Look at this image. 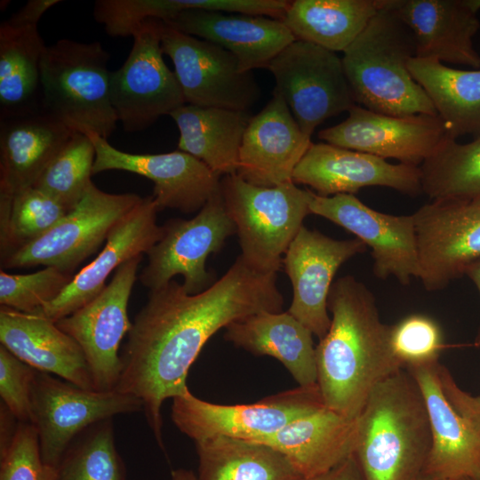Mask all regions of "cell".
<instances>
[{
    "instance_id": "cell-37",
    "label": "cell",
    "mask_w": 480,
    "mask_h": 480,
    "mask_svg": "<svg viewBox=\"0 0 480 480\" xmlns=\"http://www.w3.org/2000/svg\"><path fill=\"white\" fill-rule=\"evenodd\" d=\"M125 476L112 419L95 423L78 435L56 468V480H125Z\"/></svg>"
},
{
    "instance_id": "cell-31",
    "label": "cell",
    "mask_w": 480,
    "mask_h": 480,
    "mask_svg": "<svg viewBox=\"0 0 480 480\" xmlns=\"http://www.w3.org/2000/svg\"><path fill=\"white\" fill-rule=\"evenodd\" d=\"M44 45L38 26L0 25V118L42 108L40 64Z\"/></svg>"
},
{
    "instance_id": "cell-1",
    "label": "cell",
    "mask_w": 480,
    "mask_h": 480,
    "mask_svg": "<svg viewBox=\"0 0 480 480\" xmlns=\"http://www.w3.org/2000/svg\"><path fill=\"white\" fill-rule=\"evenodd\" d=\"M284 303L276 274L252 269L240 255L199 293L189 294L175 280L150 292L120 355L122 370L115 389L142 401L148 427L162 449L163 404L188 390V372L207 340L252 314L280 312Z\"/></svg>"
},
{
    "instance_id": "cell-32",
    "label": "cell",
    "mask_w": 480,
    "mask_h": 480,
    "mask_svg": "<svg viewBox=\"0 0 480 480\" xmlns=\"http://www.w3.org/2000/svg\"><path fill=\"white\" fill-rule=\"evenodd\" d=\"M413 79L423 88L450 136L480 135V69H459L436 59L412 58Z\"/></svg>"
},
{
    "instance_id": "cell-45",
    "label": "cell",
    "mask_w": 480,
    "mask_h": 480,
    "mask_svg": "<svg viewBox=\"0 0 480 480\" xmlns=\"http://www.w3.org/2000/svg\"><path fill=\"white\" fill-rule=\"evenodd\" d=\"M300 480H364L356 456L353 454L331 470Z\"/></svg>"
},
{
    "instance_id": "cell-19",
    "label": "cell",
    "mask_w": 480,
    "mask_h": 480,
    "mask_svg": "<svg viewBox=\"0 0 480 480\" xmlns=\"http://www.w3.org/2000/svg\"><path fill=\"white\" fill-rule=\"evenodd\" d=\"M367 246L359 239L338 240L304 225L288 247L283 264L293 290L288 312L319 340L331 325L327 300L340 266Z\"/></svg>"
},
{
    "instance_id": "cell-38",
    "label": "cell",
    "mask_w": 480,
    "mask_h": 480,
    "mask_svg": "<svg viewBox=\"0 0 480 480\" xmlns=\"http://www.w3.org/2000/svg\"><path fill=\"white\" fill-rule=\"evenodd\" d=\"M95 156L92 140L85 134L73 132L33 187L71 211L92 183Z\"/></svg>"
},
{
    "instance_id": "cell-34",
    "label": "cell",
    "mask_w": 480,
    "mask_h": 480,
    "mask_svg": "<svg viewBox=\"0 0 480 480\" xmlns=\"http://www.w3.org/2000/svg\"><path fill=\"white\" fill-rule=\"evenodd\" d=\"M196 480H300L288 458L268 444L229 437L195 443Z\"/></svg>"
},
{
    "instance_id": "cell-6",
    "label": "cell",
    "mask_w": 480,
    "mask_h": 480,
    "mask_svg": "<svg viewBox=\"0 0 480 480\" xmlns=\"http://www.w3.org/2000/svg\"><path fill=\"white\" fill-rule=\"evenodd\" d=\"M223 204L233 220L245 264L263 274H276L291 243L310 213L313 191L293 181L259 187L237 173L220 180Z\"/></svg>"
},
{
    "instance_id": "cell-10",
    "label": "cell",
    "mask_w": 480,
    "mask_h": 480,
    "mask_svg": "<svg viewBox=\"0 0 480 480\" xmlns=\"http://www.w3.org/2000/svg\"><path fill=\"white\" fill-rule=\"evenodd\" d=\"M162 26L159 20L143 22L132 35L127 59L110 73L111 104L127 132H141L186 104L174 72L163 59Z\"/></svg>"
},
{
    "instance_id": "cell-46",
    "label": "cell",
    "mask_w": 480,
    "mask_h": 480,
    "mask_svg": "<svg viewBox=\"0 0 480 480\" xmlns=\"http://www.w3.org/2000/svg\"><path fill=\"white\" fill-rule=\"evenodd\" d=\"M477 288L480 294V260L473 263L466 271L465 274ZM474 345L480 348V327L475 338Z\"/></svg>"
},
{
    "instance_id": "cell-7",
    "label": "cell",
    "mask_w": 480,
    "mask_h": 480,
    "mask_svg": "<svg viewBox=\"0 0 480 480\" xmlns=\"http://www.w3.org/2000/svg\"><path fill=\"white\" fill-rule=\"evenodd\" d=\"M325 406L317 384L298 386L248 404H220L189 389L172 398V420L195 443L215 437L260 442L292 421Z\"/></svg>"
},
{
    "instance_id": "cell-24",
    "label": "cell",
    "mask_w": 480,
    "mask_h": 480,
    "mask_svg": "<svg viewBox=\"0 0 480 480\" xmlns=\"http://www.w3.org/2000/svg\"><path fill=\"white\" fill-rule=\"evenodd\" d=\"M440 364L405 369L417 382L428 413L431 448L423 472L444 480L480 479V434L447 399Z\"/></svg>"
},
{
    "instance_id": "cell-35",
    "label": "cell",
    "mask_w": 480,
    "mask_h": 480,
    "mask_svg": "<svg viewBox=\"0 0 480 480\" xmlns=\"http://www.w3.org/2000/svg\"><path fill=\"white\" fill-rule=\"evenodd\" d=\"M423 193L431 200L480 197V135L447 140L420 165Z\"/></svg>"
},
{
    "instance_id": "cell-9",
    "label": "cell",
    "mask_w": 480,
    "mask_h": 480,
    "mask_svg": "<svg viewBox=\"0 0 480 480\" xmlns=\"http://www.w3.org/2000/svg\"><path fill=\"white\" fill-rule=\"evenodd\" d=\"M302 132L311 137L326 119L348 111L355 100L336 52L295 40L267 68Z\"/></svg>"
},
{
    "instance_id": "cell-13",
    "label": "cell",
    "mask_w": 480,
    "mask_h": 480,
    "mask_svg": "<svg viewBox=\"0 0 480 480\" xmlns=\"http://www.w3.org/2000/svg\"><path fill=\"white\" fill-rule=\"evenodd\" d=\"M162 22V50L172 60L186 104L238 111L255 104L260 87L252 71L241 70L235 55Z\"/></svg>"
},
{
    "instance_id": "cell-12",
    "label": "cell",
    "mask_w": 480,
    "mask_h": 480,
    "mask_svg": "<svg viewBox=\"0 0 480 480\" xmlns=\"http://www.w3.org/2000/svg\"><path fill=\"white\" fill-rule=\"evenodd\" d=\"M236 233L220 189L193 219H172L163 226L161 239L147 253L148 263L140 273V282L155 291L180 275L189 294L208 289L216 281L206 269L207 257L219 252Z\"/></svg>"
},
{
    "instance_id": "cell-44",
    "label": "cell",
    "mask_w": 480,
    "mask_h": 480,
    "mask_svg": "<svg viewBox=\"0 0 480 480\" xmlns=\"http://www.w3.org/2000/svg\"><path fill=\"white\" fill-rule=\"evenodd\" d=\"M60 3V0H29L7 20L17 25L38 26L44 13Z\"/></svg>"
},
{
    "instance_id": "cell-50",
    "label": "cell",
    "mask_w": 480,
    "mask_h": 480,
    "mask_svg": "<svg viewBox=\"0 0 480 480\" xmlns=\"http://www.w3.org/2000/svg\"><path fill=\"white\" fill-rule=\"evenodd\" d=\"M480 480V479H479Z\"/></svg>"
},
{
    "instance_id": "cell-48",
    "label": "cell",
    "mask_w": 480,
    "mask_h": 480,
    "mask_svg": "<svg viewBox=\"0 0 480 480\" xmlns=\"http://www.w3.org/2000/svg\"><path fill=\"white\" fill-rule=\"evenodd\" d=\"M412 480H444V479L436 477V476H434L432 475H429V474H427L425 472H421L420 475H418Z\"/></svg>"
},
{
    "instance_id": "cell-22",
    "label": "cell",
    "mask_w": 480,
    "mask_h": 480,
    "mask_svg": "<svg viewBox=\"0 0 480 480\" xmlns=\"http://www.w3.org/2000/svg\"><path fill=\"white\" fill-rule=\"evenodd\" d=\"M278 92L252 116L243 136L237 174L265 188L292 181L294 169L312 141Z\"/></svg>"
},
{
    "instance_id": "cell-36",
    "label": "cell",
    "mask_w": 480,
    "mask_h": 480,
    "mask_svg": "<svg viewBox=\"0 0 480 480\" xmlns=\"http://www.w3.org/2000/svg\"><path fill=\"white\" fill-rule=\"evenodd\" d=\"M68 212L35 187L12 196H0L1 258L43 236Z\"/></svg>"
},
{
    "instance_id": "cell-2",
    "label": "cell",
    "mask_w": 480,
    "mask_h": 480,
    "mask_svg": "<svg viewBox=\"0 0 480 480\" xmlns=\"http://www.w3.org/2000/svg\"><path fill=\"white\" fill-rule=\"evenodd\" d=\"M331 325L316 347L317 386L324 405L356 419L372 390L403 369L389 343L372 291L353 276L333 282L327 300Z\"/></svg>"
},
{
    "instance_id": "cell-28",
    "label": "cell",
    "mask_w": 480,
    "mask_h": 480,
    "mask_svg": "<svg viewBox=\"0 0 480 480\" xmlns=\"http://www.w3.org/2000/svg\"><path fill=\"white\" fill-rule=\"evenodd\" d=\"M357 418L323 406L261 440L292 462L303 478L327 472L355 453Z\"/></svg>"
},
{
    "instance_id": "cell-20",
    "label": "cell",
    "mask_w": 480,
    "mask_h": 480,
    "mask_svg": "<svg viewBox=\"0 0 480 480\" xmlns=\"http://www.w3.org/2000/svg\"><path fill=\"white\" fill-rule=\"evenodd\" d=\"M295 184L321 196L351 194L370 186L417 196L423 193L420 166L390 164L386 159L328 143H311L292 173Z\"/></svg>"
},
{
    "instance_id": "cell-47",
    "label": "cell",
    "mask_w": 480,
    "mask_h": 480,
    "mask_svg": "<svg viewBox=\"0 0 480 480\" xmlns=\"http://www.w3.org/2000/svg\"><path fill=\"white\" fill-rule=\"evenodd\" d=\"M171 480H196V476L192 470L177 468L172 471Z\"/></svg>"
},
{
    "instance_id": "cell-27",
    "label": "cell",
    "mask_w": 480,
    "mask_h": 480,
    "mask_svg": "<svg viewBox=\"0 0 480 480\" xmlns=\"http://www.w3.org/2000/svg\"><path fill=\"white\" fill-rule=\"evenodd\" d=\"M72 134L44 109L0 118V196L33 187Z\"/></svg>"
},
{
    "instance_id": "cell-11",
    "label": "cell",
    "mask_w": 480,
    "mask_h": 480,
    "mask_svg": "<svg viewBox=\"0 0 480 480\" xmlns=\"http://www.w3.org/2000/svg\"><path fill=\"white\" fill-rule=\"evenodd\" d=\"M132 193L110 194L90 185L80 202L40 238L1 258V269L43 265L73 274L140 201Z\"/></svg>"
},
{
    "instance_id": "cell-21",
    "label": "cell",
    "mask_w": 480,
    "mask_h": 480,
    "mask_svg": "<svg viewBox=\"0 0 480 480\" xmlns=\"http://www.w3.org/2000/svg\"><path fill=\"white\" fill-rule=\"evenodd\" d=\"M157 204L152 196L142 200L109 232L98 256L79 272L53 300L36 314L56 322L95 298L106 286L113 270L123 263L148 253L161 239L163 226L156 223Z\"/></svg>"
},
{
    "instance_id": "cell-39",
    "label": "cell",
    "mask_w": 480,
    "mask_h": 480,
    "mask_svg": "<svg viewBox=\"0 0 480 480\" xmlns=\"http://www.w3.org/2000/svg\"><path fill=\"white\" fill-rule=\"evenodd\" d=\"M389 343L403 369L439 363L445 348L440 324L424 314H411L389 325Z\"/></svg>"
},
{
    "instance_id": "cell-16",
    "label": "cell",
    "mask_w": 480,
    "mask_h": 480,
    "mask_svg": "<svg viewBox=\"0 0 480 480\" xmlns=\"http://www.w3.org/2000/svg\"><path fill=\"white\" fill-rule=\"evenodd\" d=\"M310 213L324 217L372 249L376 277H395L407 285L419 278L420 262L413 215L378 212L351 194L321 196L313 191Z\"/></svg>"
},
{
    "instance_id": "cell-42",
    "label": "cell",
    "mask_w": 480,
    "mask_h": 480,
    "mask_svg": "<svg viewBox=\"0 0 480 480\" xmlns=\"http://www.w3.org/2000/svg\"><path fill=\"white\" fill-rule=\"evenodd\" d=\"M36 370L0 346V396L20 422L31 420V388Z\"/></svg>"
},
{
    "instance_id": "cell-41",
    "label": "cell",
    "mask_w": 480,
    "mask_h": 480,
    "mask_svg": "<svg viewBox=\"0 0 480 480\" xmlns=\"http://www.w3.org/2000/svg\"><path fill=\"white\" fill-rule=\"evenodd\" d=\"M0 480H56V468L42 459L32 423L19 421L10 444L0 452Z\"/></svg>"
},
{
    "instance_id": "cell-18",
    "label": "cell",
    "mask_w": 480,
    "mask_h": 480,
    "mask_svg": "<svg viewBox=\"0 0 480 480\" xmlns=\"http://www.w3.org/2000/svg\"><path fill=\"white\" fill-rule=\"evenodd\" d=\"M95 148L92 174L109 170L126 171L154 182L152 196L158 211L199 212L220 189V180L204 163L178 150L163 154H132L110 145L95 133L87 135Z\"/></svg>"
},
{
    "instance_id": "cell-4",
    "label": "cell",
    "mask_w": 480,
    "mask_h": 480,
    "mask_svg": "<svg viewBox=\"0 0 480 480\" xmlns=\"http://www.w3.org/2000/svg\"><path fill=\"white\" fill-rule=\"evenodd\" d=\"M415 56L412 31L392 10L389 0H384L341 58L355 103L390 116H437L409 71L408 63Z\"/></svg>"
},
{
    "instance_id": "cell-3",
    "label": "cell",
    "mask_w": 480,
    "mask_h": 480,
    "mask_svg": "<svg viewBox=\"0 0 480 480\" xmlns=\"http://www.w3.org/2000/svg\"><path fill=\"white\" fill-rule=\"evenodd\" d=\"M431 448L428 413L412 376L401 369L380 381L357 417L356 456L364 480H412Z\"/></svg>"
},
{
    "instance_id": "cell-5",
    "label": "cell",
    "mask_w": 480,
    "mask_h": 480,
    "mask_svg": "<svg viewBox=\"0 0 480 480\" xmlns=\"http://www.w3.org/2000/svg\"><path fill=\"white\" fill-rule=\"evenodd\" d=\"M110 55L100 42L60 39L40 64L42 108L72 132L108 138L117 118L110 100Z\"/></svg>"
},
{
    "instance_id": "cell-25",
    "label": "cell",
    "mask_w": 480,
    "mask_h": 480,
    "mask_svg": "<svg viewBox=\"0 0 480 480\" xmlns=\"http://www.w3.org/2000/svg\"><path fill=\"white\" fill-rule=\"evenodd\" d=\"M164 22L228 51L244 72L267 68L283 49L296 40L282 20L266 16L186 9Z\"/></svg>"
},
{
    "instance_id": "cell-8",
    "label": "cell",
    "mask_w": 480,
    "mask_h": 480,
    "mask_svg": "<svg viewBox=\"0 0 480 480\" xmlns=\"http://www.w3.org/2000/svg\"><path fill=\"white\" fill-rule=\"evenodd\" d=\"M143 410L142 401L116 389H85L36 371L31 388V420L44 463L57 468L76 437L92 425Z\"/></svg>"
},
{
    "instance_id": "cell-17",
    "label": "cell",
    "mask_w": 480,
    "mask_h": 480,
    "mask_svg": "<svg viewBox=\"0 0 480 480\" xmlns=\"http://www.w3.org/2000/svg\"><path fill=\"white\" fill-rule=\"evenodd\" d=\"M325 143L420 166L453 140L438 116H390L355 105L343 122L318 132Z\"/></svg>"
},
{
    "instance_id": "cell-43",
    "label": "cell",
    "mask_w": 480,
    "mask_h": 480,
    "mask_svg": "<svg viewBox=\"0 0 480 480\" xmlns=\"http://www.w3.org/2000/svg\"><path fill=\"white\" fill-rule=\"evenodd\" d=\"M439 376L444 392L454 409L480 434V396L463 390L449 370L440 364Z\"/></svg>"
},
{
    "instance_id": "cell-29",
    "label": "cell",
    "mask_w": 480,
    "mask_h": 480,
    "mask_svg": "<svg viewBox=\"0 0 480 480\" xmlns=\"http://www.w3.org/2000/svg\"><path fill=\"white\" fill-rule=\"evenodd\" d=\"M312 336L288 311L252 314L228 324L224 333L225 340L236 348L278 360L301 387L317 384Z\"/></svg>"
},
{
    "instance_id": "cell-15",
    "label": "cell",
    "mask_w": 480,
    "mask_h": 480,
    "mask_svg": "<svg viewBox=\"0 0 480 480\" xmlns=\"http://www.w3.org/2000/svg\"><path fill=\"white\" fill-rule=\"evenodd\" d=\"M142 257L123 263L95 298L56 321L58 327L81 348L95 390H114L118 382L122 370L118 350L132 325L127 307Z\"/></svg>"
},
{
    "instance_id": "cell-49",
    "label": "cell",
    "mask_w": 480,
    "mask_h": 480,
    "mask_svg": "<svg viewBox=\"0 0 480 480\" xmlns=\"http://www.w3.org/2000/svg\"><path fill=\"white\" fill-rule=\"evenodd\" d=\"M464 480H479V479H464Z\"/></svg>"
},
{
    "instance_id": "cell-23",
    "label": "cell",
    "mask_w": 480,
    "mask_h": 480,
    "mask_svg": "<svg viewBox=\"0 0 480 480\" xmlns=\"http://www.w3.org/2000/svg\"><path fill=\"white\" fill-rule=\"evenodd\" d=\"M412 31L418 58L480 68L473 38L480 28V0H389Z\"/></svg>"
},
{
    "instance_id": "cell-26",
    "label": "cell",
    "mask_w": 480,
    "mask_h": 480,
    "mask_svg": "<svg viewBox=\"0 0 480 480\" xmlns=\"http://www.w3.org/2000/svg\"><path fill=\"white\" fill-rule=\"evenodd\" d=\"M0 342L36 371L95 390L81 348L48 317L1 306Z\"/></svg>"
},
{
    "instance_id": "cell-14",
    "label": "cell",
    "mask_w": 480,
    "mask_h": 480,
    "mask_svg": "<svg viewBox=\"0 0 480 480\" xmlns=\"http://www.w3.org/2000/svg\"><path fill=\"white\" fill-rule=\"evenodd\" d=\"M412 215L427 291L444 289L480 260V197L434 199Z\"/></svg>"
},
{
    "instance_id": "cell-33",
    "label": "cell",
    "mask_w": 480,
    "mask_h": 480,
    "mask_svg": "<svg viewBox=\"0 0 480 480\" xmlns=\"http://www.w3.org/2000/svg\"><path fill=\"white\" fill-rule=\"evenodd\" d=\"M384 0H293L282 20L296 40L344 52Z\"/></svg>"
},
{
    "instance_id": "cell-40",
    "label": "cell",
    "mask_w": 480,
    "mask_h": 480,
    "mask_svg": "<svg viewBox=\"0 0 480 480\" xmlns=\"http://www.w3.org/2000/svg\"><path fill=\"white\" fill-rule=\"evenodd\" d=\"M74 275L56 267H46L26 275L0 271V305L24 313H38L56 299Z\"/></svg>"
},
{
    "instance_id": "cell-30",
    "label": "cell",
    "mask_w": 480,
    "mask_h": 480,
    "mask_svg": "<svg viewBox=\"0 0 480 480\" xmlns=\"http://www.w3.org/2000/svg\"><path fill=\"white\" fill-rule=\"evenodd\" d=\"M169 116L180 131L179 150L196 157L219 176L237 172L251 118L247 111L184 104Z\"/></svg>"
}]
</instances>
